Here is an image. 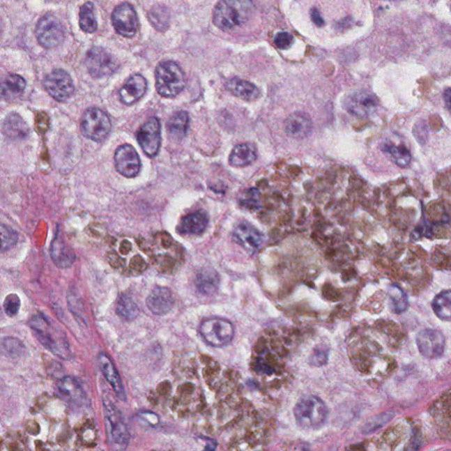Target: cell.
I'll return each instance as SVG.
<instances>
[{"label": "cell", "instance_id": "1", "mask_svg": "<svg viewBox=\"0 0 451 451\" xmlns=\"http://www.w3.org/2000/svg\"><path fill=\"white\" fill-rule=\"evenodd\" d=\"M253 8V4L250 1L223 0L213 10V23L223 31H231L249 21Z\"/></svg>", "mask_w": 451, "mask_h": 451}, {"label": "cell", "instance_id": "2", "mask_svg": "<svg viewBox=\"0 0 451 451\" xmlns=\"http://www.w3.org/2000/svg\"><path fill=\"white\" fill-rule=\"evenodd\" d=\"M29 326L34 330L40 343L47 350L51 351L53 354L63 360L72 358V352L65 334L54 328L45 316H35L30 320Z\"/></svg>", "mask_w": 451, "mask_h": 451}, {"label": "cell", "instance_id": "3", "mask_svg": "<svg viewBox=\"0 0 451 451\" xmlns=\"http://www.w3.org/2000/svg\"><path fill=\"white\" fill-rule=\"evenodd\" d=\"M297 425L305 430L319 429L328 418V408L320 397L306 395L300 397L293 409Z\"/></svg>", "mask_w": 451, "mask_h": 451}, {"label": "cell", "instance_id": "4", "mask_svg": "<svg viewBox=\"0 0 451 451\" xmlns=\"http://www.w3.org/2000/svg\"><path fill=\"white\" fill-rule=\"evenodd\" d=\"M185 73L176 62L163 61L155 70L157 92L163 98H175L185 88Z\"/></svg>", "mask_w": 451, "mask_h": 451}, {"label": "cell", "instance_id": "5", "mask_svg": "<svg viewBox=\"0 0 451 451\" xmlns=\"http://www.w3.org/2000/svg\"><path fill=\"white\" fill-rule=\"evenodd\" d=\"M106 427L110 441L115 445L125 449L130 441V433L123 414L108 399H103Z\"/></svg>", "mask_w": 451, "mask_h": 451}, {"label": "cell", "instance_id": "6", "mask_svg": "<svg viewBox=\"0 0 451 451\" xmlns=\"http://www.w3.org/2000/svg\"><path fill=\"white\" fill-rule=\"evenodd\" d=\"M112 131V121L103 110L98 108L86 109L82 119V132L86 139L101 142Z\"/></svg>", "mask_w": 451, "mask_h": 451}, {"label": "cell", "instance_id": "7", "mask_svg": "<svg viewBox=\"0 0 451 451\" xmlns=\"http://www.w3.org/2000/svg\"><path fill=\"white\" fill-rule=\"evenodd\" d=\"M199 332L205 342L213 347L229 345L235 335V329L231 323L222 319H209L203 321Z\"/></svg>", "mask_w": 451, "mask_h": 451}, {"label": "cell", "instance_id": "8", "mask_svg": "<svg viewBox=\"0 0 451 451\" xmlns=\"http://www.w3.org/2000/svg\"><path fill=\"white\" fill-rule=\"evenodd\" d=\"M66 32L63 23L52 13H46L36 26V36L43 48L52 49L61 45Z\"/></svg>", "mask_w": 451, "mask_h": 451}, {"label": "cell", "instance_id": "9", "mask_svg": "<svg viewBox=\"0 0 451 451\" xmlns=\"http://www.w3.org/2000/svg\"><path fill=\"white\" fill-rule=\"evenodd\" d=\"M85 63L90 75L95 79L113 75L119 66L114 56L101 47L90 49L86 53Z\"/></svg>", "mask_w": 451, "mask_h": 451}, {"label": "cell", "instance_id": "10", "mask_svg": "<svg viewBox=\"0 0 451 451\" xmlns=\"http://www.w3.org/2000/svg\"><path fill=\"white\" fill-rule=\"evenodd\" d=\"M43 86L56 101L63 102L71 98L75 92L72 77L65 70H53L43 80Z\"/></svg>", "mask_w": 451, "mask_h": 451}, {"label": "cell", "instance_id": "11", "mask_svg": "<svg viewBox=\"0 0 451 451\" xmlns=\"http://www.w3.org/2000/svg\"><path fill=\"white\" fill-rule=\"evenodd\" d=\"M137 139L146 155L155 157L158 155L160 144H162L160 120L155 116L146 120V122L140 127Z\"/></svg>", "mask_w": 451, "mask_h": 451}, {"label": "cell", "instance_id": "12", "mask_svg": "<svg viewBox=\"0 0 451 451\" xmlns=\"http://www.w3.org/2000/svg\"><path fill=\"white\" fill-rule=\"evenodd\" d=\"M112 25L119 35L132 38L138 30V15L129 3H123L115 8L112 15Z\"/></svg>", "mask_w": 451, "mask_h": 451}, {"label": "cell", "instance_id": "13", "mask_svg": "<svg viewBox=\"0 0 451 451\" xmlns=\"http://www.w3.org/2000/svg\"><path fill=\"white\" fill-rule=\"evenodd\" d=\"M115 166L116 170L122 176L132 178L139 175L142 169V162L136 149L129 144L120 146L116 150Z\"/></svg>", "mask_w": 451, "mask_h": 451}, {"label": "cell", "instance_id": "14", "mask_svg": "<svg viewBox=\"0 0 451 451\" xmlns=\"http://www.w3.org/2000/svg\"><path fill=\"white\" fill-rule=\"evenodd\" d=\"M420 353L427 359L438 358L443 353L445 339L442 332L433 329L422 330L416 337Z\"/></svg>", "mask_w": 451, "mask_h": 451}, {"label": "cell", "instance_id": "15", "mask_svg": "<svg viewBox=\"0 0 451 451\" xmlns=\"http://www.w3.org/2000/svg\"><path fill=\"white\" fill-rule=\"evenodd\" d=\"M345 105L351 114L367 116L376 112L379 101L372 93L358 91L353 93L346 98Z\"/></svg>", "mask_w": 451, "mask_h": 451}, {"label": "cell", "instance_id": "16", "mask_svg": "<svg viewBox=\"0 0 451 451\" xmlns=\"http://www.w3.org/2000/svg\"><path fill=\"white\" fill-rule=\"evenodd\" d=\"M175 304L171 290L168 287L155 286L146 298V306L150 312L157 316L166 315Z\"/></svg>", "mask_w": 451, "mask_h": 451}, {"label": "cell", "instance_id": "17", "mask_svg": "<svg viewBox=\"0 0 451 451\" xmlns=\"http://www.w3.org/2000/svg\"><path fill=\"white\" fill-rule=\"evenodd\" d=\"M285 131L293 139H306L313 131L312 120L305 112L293 113L286 120Z\"/></svg>", "mask_w": 451, "mask_h": 451}, {"label": "cell", "instance_id": "18", "mask_svg": "<svg viewBox=\"0 0 451 451\" xmlns=\"http://www.w3.org/2000/svg\"><path fill=\"white\" fill-rule=\"evenodd\" d=\"M49 252H51L53 262L59 268H69L75 262V250L66 243L59 231L56 232L54 239L52 240Z\"/></svg>", "mask_w": 451, "mask_h": 451}, {"label": "cell", "instance_id": "19", "mask_svg": "<svg viewBox=\"0 0 451 451\" xmlns=\"http://www.w3.org/2000/svg\"><path fill=\"white\" fill-rule=\"evenodd\" d=\"M148 89V82L142 75L130 77L123 88L119 90L120 100L125 105H131L138 102Z\"/></svg>", "mask_w": 451, "mask_h": 451}, {"label": "cell", "instance_id": "20", "mask_svg": "<svg viewBox=\"0 0 451 451\" xmlns=\"http://www.w3.org/2000/svg\"><path fill=\"white\" fill-rule=\"evenodd\" d=\"M99 365L101 367L103 376H105L107 381L114 390L116 395L119 399L126 401L127 395L122 382L121 377H120L118 369H116L112 360L106 353H101L99 356Z\"/></svg>", "mask_w": 451, "mask_h": 451}, {"label": "cell", "instance_id": "21", "mask_svg": "<svg viewBox=\"0 0 451 451\" xmlns=\"http://www.w3.org/2000/svg\"><path fill=\"white\" fill-rule=\"evenodd\" d=\"M234 239L247 250H256L262 245L263 236L248 222H242L234 232Z\"/></svg>", "mask_w": 451, "mask_h": 451}, {"label": "cell", "instance_id": "22", "mask_svg": "<svg viewBox=\"0 0 451 451\" xmlns=\"http://www.w3.org/2000/svg\"><path fill=\"white\" fill-rule=\"evenodd\" d=\"M58 389L66 399L76 405L83 406L88 402L86 392L79 381L72 376H65L58 383Z\"/></svg>", "mask_w": 451, "mask_h": 451}, {"label": "cell", "instance_id": "23", "mask_svg": "<svg viewBox=\"0 0 451 451\" xmlns=\"http://www.w3.org/2000/svg\"><path fill=\"white\" fill-rule=\"evenodd\" d=\"M226 89L233 95L245 101H254L259 98L261 93L253 83L240 78H233L226 83Z\"/></svg>", "mask_w": 451, "mask_h": 451}, {"label": "cell", "instance_id": "24", "mask_svg": "<svg viewBox=\"0 0 451 451\" xmlns=\"http://www.w3.org/2000/svg\"><path fill=\"white\" fill-rule=\"evenodd\" d=\"M208 226V216L204 212H196L183 217L178 227L179 232L185 235H200Z\"/></svg>", "mask_w": 451, "mask_h": 451}, {"label": "cell", "instance_id": "25", "mask_svg": "<svg viewBox=\"0 0 451 451\" xmlns=\"http://www.w3.org/2000/svg\"><path fill=\"white\" fill-rule=\"evenodd\" d=\"M257 158V149L252 144H239L230 153L229 163L233 167H246L252 165Z\"/></svg>", "mask_w": 451, "mask_h": 451}, {"label": "cell", "instance_id": "26", "mask_svg": "<svg viewBox=\"0 0 451 451\" xmlns=\"http://www.w3.org/2000/svg\"><path fill=\"white\" fill-rule=\"evenodd\" d=\"M197 289L203 295H213L217 292L220 285V277L216 270L206 268L200 270L196 276Z\"/></svg>", "mask_w": 451, "mask_h": 451}, {"label": "cell", "instance_id": "27", "mask_svg": "<svg viewBox=\"0 0 451 451\" xmlns=\"http://www.w3.org/2000/svg\"><path fill=\"white\" fill-rule=\"evenodd\" d=\"M29 132L28 125L18 114L12 113L6 116L3 125V132L6 137L11 139H22L28 136Z\"/></svg>", "mask_w": 451, "mask_h": 451}, {"label": "cell", "instance_id": "28", "mask_svg": "<svg viewBox=\"0 0 451 451\" xmlns=\"http://www.w3.org/2000/svg\"><path fill=\"white\" fill-rule=\"evenodd\" d=\"M26 89V80L18 75L6 77L1 85V95L6 99H15L21 95Z\"/></svg>", "mask_w": 451, "mask_h": 451}, {"label": "cell", "instance_id": "29", "mask_svg": "<svg viewBox=\"0 0 451 451\" xmlns=\"http://www.w3.org/2000/svg\"><path fill=\"white\" fill-rule=\"evenodd\" d=\"M190 116L188 112H178L170 116L167 127L170 135L176 139H183L188 132Z\"/></svg>", "mask_w": 451, "mask_h": 451}, {"label": "cell", "instance_id": "30", "mask_svg": "<svg viewBox=\"0 0 451 451\" xmlns=\"http://www.w3.org/2000/svg\"><path fill=\"white\" fill-rule=\"evenodd\" d=\"M116 309L118 315L125 321H133L139 314L138 304L128 293H123L119 297Z\"/></svg>", "mask_w": 451, "mask_h": 451}, {"label": "cell", "instance_id": "31", "mask_svg": "<svg viewBox=\"0 0 451 451\" xmlns=\"http://www.w3.org/2000/svg\"><path fill=\"white\" fill-rule=\"evenodd\" d=\"M79 23L80 29L86 33H95L98 29V21L95 15V6L93 3H84L79 9Z\"/></svg>", "mask_w": 451, "mask_h": 451}, {"label": "cell", "instance_id": "32", "mask_svg": "<svg viewBox=\"0 0 451 451\" xmlns=\"http://www.w3.org/2000/svg\"><path fill=\"white\" fill-rule=\"evenodd\" d=\"M382 150L384 153H388L390 158L397 166L406 167L409 165L412 155L408 148L404 145H394L392 143L383 144Z\"/></svg>", "mask_w": 451, "mask_h": 451}, {"label": "cell", "instance_id": "33", "mask_svg": "<svg viewBox=\"0 0 451 451\" xmlns=\"http://www.w3.org/2000/svg\"><path fill=\"white\" fill-rule=\"evenodd\" d=\"M432 308L440 319H451V290L443 291L434 297Z\"/></svg>", "mask_w": 451, "mask_h": 451}, {"label": "cell", "instance_id": "34", "mask_svg": "<svg viewBox=\"0 0 451 451\" xmlns=\"http://www.w3.org/2000/svg\"><path fill=\"white\" fill-rule=\"evenodd\" d=\"M390 304L393 312L400 314L405 312L409 307L408 299L406 293L399 286L392 285L389 289Z\"/></svg>", "mask_w": 451, "mask_h": 451}, {"label": "cell", "instance_id": "35", "mask_svg": "<svg viewBox=\"0 0 451 451\" xmlns=\"http://www.w3.org/2000/svg\"><path fill=\"white\" fill-rule=\"evenodd\" d=\"M24 350L22 343L15 337H6L2 339V351L8 356L17 357Z\"/></svg>", "mask_w": 451, "mask_h": 451}, {"label": "cell", "instance_id": "36", "mask_svg": "<svg viewBox=\"0 0 451 451\" xmlns=\"http://www.w3.org/2000/svg\"><path fill=\"white\" fill-rule=\"evenodd\" d=\"M19 236L15 230L10 228L8 226L1 225V250L2 252H6L17 243Z\"/></svg>", "mask_w": 451, "mask_h": 451}, {"label": "cell", "instance_id": "37", "mask_svg": "<svg viewBox=\"0 0 451 451\" xmlns=\"http://www.w3.org/2000/svg\"><path fill=\"white\" fill-rule=\"evenodd\" d=\"M20 307H21V300L19 296L12 293L6 296L4 302V310L8 316H13L17 315Z\"/></svg>", "mask_w": 451, "mask_h": 451}, {"label": "cell", "instance_id": "38", "mask_svg": "<svg viewBox=\"0 0 451 451\" xmlns=\"http://www.w3.org/2000/svg\"><path fill=\"white\" fill-rule=\"evenodd\" d=\"M293 36L287 32H280L275 38V45L282 49H289L293 45Z\"/></svg>", "mask_w": 451, "mask_h": 451}, {"label": "cell", "instance_id": "39", "mask_svg": "<svg viewBox=\"0 0 451 451\" xmlns=\"http://www.w3.org/2000/svg\"><path fill=\"white\" fill-rule=\"evenodd\" d=\"M310 16H312V21L314 22V23H315L316 26H321L325 24V22H323V18L321 17L319 10L316 8H313L312 10V12H310Z\"/></svg>", "mask_w": 451, "mask_h": 451}, {"label": "cell", "instance_id": "40", "mask_svg": "<svg viewBox=\"0 0 451 451\" xmlns=\"http://www.w3.org/2000/svg\"><path fill=\"white\" fill-rule=\"evenodd\" d=\"M444 102H445L447 108L449 109L451 112V88L447 89L446 92L444 93Z\"/></svg>", "mask_w": 451, "mask_h": 451}, {"label": "cell", "instance_id": "41", "mask_svg": "<svg viewBox=\"0 0 451 451\" xmlns=\"http://www.w3.org/2000/svg\"><path fill=\"white\" fill-rule=\"evenodd\" d=\"M217 448V443L215 440H209L208 443H206L205 449L204 451H215Z\"/></svg>", "mask_w": 451, "mask_h": 451}]
</instances>
